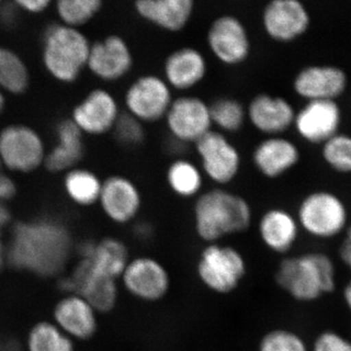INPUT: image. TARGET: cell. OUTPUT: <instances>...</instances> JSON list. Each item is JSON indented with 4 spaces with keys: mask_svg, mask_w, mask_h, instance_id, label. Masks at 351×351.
Listing matches in <instances>:
<instances>
[{
    "mask_svg": "<svg viewBox=\"0 0 351 351\" xmlns=\"http://www.w3.org/2000/svg\"><path fill=\"white\" fill-rule=\"evenodd\" d=\"M9 221H10V214H9L8 210L4 206V204H0V248L5 247V245L2 242L1 237L4 228L8 225Z\"/></svg>",
    "mask_w": 351,
    "mask_h": 351,
    "instance_id": "cell-42",
    "label": "cell"
},
{
    "mask_svg": "<svg viewBox=\"0 0 351 351\" xmlns=\"http://www.w3.org/2000/svg\"><path fill=\"white\" fill-rule=\"evenodd\" d=\"M254 226L263 248L279 258L292 254L302 237L294 212L282 206L263 210Z\"/></svg>",
    "mask_w": 351,
    "mask_h": 351,
    "instance_id": "cell-15",
    "label": "cell"
},
{
    "mask_svg": "<svg viewBox=\"0 0 351 351\" xmlns=\"http://www.w3.org/2000/svg\"><path fill=\"white\" fill-rule=\"evenodd\" d=\"M60 281L64 294L82 295L99 314L112 313L119 306L121 292L119 280L94 271L82 258L71 274Z\"/></svg>",
    "mask_w": 351,
    "mask_h": 351,
    "instance_id": "cell-11",
    "label": "cell"
},
{
    "mask_svg": "<svg viewBox=\"0 0 351 351\" xmlns=\"http://www.w3.org/2000/svg\"><path fill=\"white\" fill-rule=\"evenodd\" d=\"M193 145L205 179L218 188H226L237 179L243 161L239 147L228 135L212 129Z\"/></svg>",
    "mask_w": 351,
    "mask_h": 351,
    "instance_id": "cell-8",
    "label": "cell"
},
{
    "mask_svg": "<svg viewBox=\"0 0 351 351\" xmlns=\"http://www.w3.org/2000/svg\"><path fill=\"white\" fill-rule=\"evenodd\" d=\"M165 181L173 195L180 199L195 200L205 191V177L198 163L176 157L166 168Z\"/></svg>",
    "mask_w": 351,
    "mask_h": 351,
    "instance_id": "cell-28",
    "label": "cell"
},
{
    "mask_svg": "<svg viewBox=\"0 0 351 351\" xmlns=\"http://www.w3.org/2000/svg\"><path fill=\"white\" fill-rule=\"evenodd\" d=\"M299 145L285 135L265 137L254 147L252 162L257 172L267 180H276L299 165Z\"/></svg>",
    "mask_w": 351,
    "mask_h": 351,
    "instance_id": "cell-23",
    "label": "cell"
},
{
    "mask_svg": "<svg viewBox=\"0 0 351 351\" xmlns=\"http://www.w3.org/2000/svg\"><path fill=\"white\" fill-rule=\"evenodd\" d=\"M163 121L172 140L195 145L213 129L209 103L195 95L175 97Z\"/></svg>",
    "mask_w": 351,
    "mask_h": 351,
    "instance_id": "cell-12",
    "label": "cell"
},
{
    "mask_svg": "<svg viewBox=\"0 0 351 351\" xmlns=\"http://www.w3.org/2000/svg\"><path fill=\"white\" fill-rule=\"evenodd\" d=\"M90 47L91 43L78 29L50 25L43 38L44 66L58 82H75L87 66Z\"/></svg>",
    "mask_w": 351,
    "mask_h": 351,
    "instance_id": "cell-6",
    "label": "cell"
},
{
    "mask_svg": "<svg viewBox=\"0 0 351 351\" xmlns=\"http://www.w3.org/2000/svg\"><path fill=\"white\" fill-rule=\"evenodd\" d=\"M73 252V239L58 219L38 218L19 221L5 246L6 262L15 269L40 277L63 272Z\"/></svg>",
    "mask_w": 351,
    "mask_h": 351,
    "instance_id": "cell-1",
    "label": "cell"
},
{
    "mask_svg": "<svg viewBox=\"0 0 351 351\" xmlns=\"http://www.w3.org/2000/svg\"><path fill=\"white\" fill-rule=\"evenodd\" d=\"M249 274L244 252L226 242L203 244L195 263V276L207 292L221 297L235 294Z\"/></svg>",
    "mask_w": 351,
    "mask_h": 351,
    "instance_id": "cell-4",
    "label": "cell"
},
{
    "mask_svg": "<svg viewBox=\"0 0 351 351\" xmlns=\"http://www.w3.org/2000/svg\"><path fill=\"white\" fill-rule=\"evenodd\" d=\"M174 98L173 90L162 76L144 73L127 87L124 105L127 113L145 125L163 121Z\"/></svg>",
    "mask_w": 351,
    "mask_h": 351,
    "instance_id": "cell-10",
    "label": "cell"
},
{
    "mask_svg": "<svg viewBox=\"0 0 351 351\" xmlns=\"http://www.w3.org/2000/svg\"><path fill=\"white\" fill-rule=\"evenodd\" d=\"M247 122L265 137L285 135L293 128L294 105L285 97L262 92L256 94L246 106Z\"/></svg>",
    "mask_w": 351,
    "mask_h": 351,
    "instance_id": "cell-20",
    "label": "cell"
},
{
    "mask_svg": "<svg viewBox=\"0 0 351 351\" xmlns=\"http://www.w3.org/2000/svg\"><path fill=\"white\" fill-rule=\"evenodd\" d=\"M135 64L133 51L125 38L110 34L91 44L86 68L105 82L123 80Z\"/></svg>",
    "mask_w": 351,
    "mask_h": 351,
    "instance_id": "cell-18",
    "label": "cell"
},
{
    "mask_svg": "<svg viewBox=\"0 0 351 351\" xmlns=\"http://www.w3.org/2000/svg\"><path fill=\"white\" fill-rule=\"evenodd\" d=\"M261 23L270 40L292 43L308 32L311 15L300 0H271L263 6Z\"/></svg>",
    "mask_w": 351,
    "mask_h": 351,
    "instance_id": "cell-14",
    "label": "cell"
},
{
    "mask_svg": "<svg viewBox=\"0 0 351 351\" xmlns=\"http://www.w3.org/2000/svg\"><path fill=\"white\" fill-rule=\"evenodd\" d=\"M341 298H343V304L351 314V276L346 281L343 290H341Z\"/></svg>",
    "mask_w": 351,
    "mask_h": 351,
    "instance_id": "cell-43",
    "label": "cell"
},
{
    "mask_svg": "<svg viewBox=\"0 0 351 351\" xmlns=\"http://www.w3.org/2000/svg\"><path fill=\"white\" fill-rule=\"evenodd\" d=\"M29 69L22 58L5 47H0V89L3 93L24 94L29 87Z\"/></svg>",
    "mask_w": 351,
    "mask_h": 351,
    "instance_id": "cell-32",
    "label": "cell"
},
{
    "mask_svg": "<svg viewBox=\"0 0 351 351\" xmlns=\"http://www.w3.org/2000/svg\"><path fill=\"white\" fill-rule=\"evenodd\" d=\"M209 71L207 58L195 46L171 51L164 59L162 77L173 92L186 94L204 82Z\"/></svg>",
    "mask_w": 351,
    "mask_h": 351,
    "instance_id": "cell-21",
    "label": "cell"
},
{
    "mask_svg": "<svg viewBox=\"0 0 351 351\" xmlns=\"http://www.w3.org/2000/svg\"><path fill=\"white\" fill-rule=\"evenodd\" d=\"M321 156L335 172L351 175V136L339 133L321 145Z\"/></svg>",
    "mask_w": 351,
    "mask_h": 351,
    "instance_id": "cell-35",
    "label": "cell"
},
{
    "mask_svg": "<svg viewBox=\"0 0 351 351\" xmlns=\"http://www.w3.org/2000/svg\"><path fill=\"white\" fill-rule=\"evenodd\" d=\"M115 140L128 147H138L145 142V124L127 112H121L112 129Z\"/></svg>",
    "mask_w": 351,
    "mask_h": 351,
    "instance_id": "cell-36",
    "label": "cell"
},
{
    "mask_svg": "<svg viewBox=\"0 0 351 351\" xmlns=\"http://www.w3.org/2000/svg\"><path fill=\"white\" fill-rule=\"evenodd\" d=\"M0 4H1V1H0Z\"/></svg>",
    "mask_w": 351,
    "mask_h": 351,
    "instance_id": "cell-47",
    "label": "cell"
},
{
    "mask_svg": "<svg viewBox=\"0 0 351 351\" xmlns=\"http://www.w3.org/2000/svg\"><path fill=\"white\" fill-rule=\"evenodd\" d=\"M5 262V247H2V248H0V269H1L2 265H3Z\"/></svg>",
    "mask_w": 351,
    "mask_h": 351,
    "instance_id": "cell-46",
    "label": "cell"
},
{
    "mask_svg": "<svg viewBox=\"0 0 351 351\" xmlns=\"http://www.w3.org/2000/svg\"><path fill=\"white\" fill-rule=\"evenodd\" d=\"M0 351H22L14 341H0Z\"/></svg>",
    "mask_w": 351,
    "mask_h": 351,
    "instance_id": "cell-44",
    "label": "cell"
},
{
    "mask_svg": "<svg viewBox=\"0 0 351 351\" xmlns=\"http://www.w3.org/2000/svg\"><path fill=\"white\" fill-rule=\"evenodd\" d=\"M256 351H309V343L292 328L271 327L261 335Z\"/></svg>",
    "mask_w": 351,
    "mask_h": 351,
    "instance_id": "cell-33",
    "label": "cell"
},
{
    "mask_svg": "<svg viewBox=\"0 0 351 351\" xmlns=\"http://www.w3.org/2000/svg\"><path fill=\"white\" fill-rule=\"evenodd\" d=\"M208 50L219 64L239 66L251 57L253 43L248 27L234 14H221L208 27Z\"/></svg>",
    "mask_w": 351,
    "mask_h": 351,
    "instance_id": "cell-9",
    "label": "cell"
},
{
    "mask_svg": "<svg viewBox=\"0 0 351 351\" xmlns=\"http://www.w3.org/2000/svg\"><path fill=\"white\" fill-rule=\"evenodd\" d=\"M98 204L106 218L117 226L136 223L144 207V196L133 180L112 175L101 184Z\"/></svg>",
    "mask_w": 351,
    "mask_h": 351,
    "instance_id": "cell-16",
    "label": "cell"
},
{
    "mask_svg": "<svg viewBox=\"0 0 351 351\" xmlns=\"http://www.w3.org/2000/svg\"><path fill=\"white\" fill-rule=\"evenodd\" d=\"M119 101L106 89L90 92L73 110L71 120L82 133L101 136L112 132L119 119Z\"/></svg>",
    "mask_w": 351,
    "mask_h": 351,
    "instance_id": "cell-22",
    "label": "cell"
},
{
    "mask_svg": "<svg viewBox=\"0 0 351 351\" xmlns=\"http://www.w3.org/2000/svg\"><path fill=\"white\" fill-rule=\"evenodd\" d=\"M49 0H17L15 5L18 9L31 14H40L49 8Z\"/></svg>",
    "mask_w": 351,
    "mask_h": 351,
    "instance_id": "cell-40",
    "label": "cell"
},
{
    "mask_svg": "<svg viewBox=\"0 0 351 351\" xmlns=\"http://www.w3.org/2000/svg\"><path fill=\"white\" fill-rule=\"evenodd\" d=\"M341 121L343 112L338 101H306L295 112L293 129L307 144L322 145L339 133Z\"/></svg>",
    "mask_w": 351,
    "mask_h": 351,
    "instance_id": "cell-19",
    "label": "cell"
},
{
    "mask_svg": "<svg viewBox=\"0 0 351 351\" xmlns=\"http://www.w3.org/2000/svg\"><path fill=\"white\" fill-rule=\"evenodd\" d=\"M5 168L0 161V204L12 199L16 195V184L5 172Z\"/></svg>",
    "mask_w": 351,
    "mask_h": 351,
    "instance_id": "cell-38",
    "label": "cell"
},
{
    "mask_svg": "<svg viewBox=\"0 0 351 351\" xmlns=\"http://www.w3.org/2000/svg\"><path fill=\"white\" fill-rule=\"evenodd\" d=\"M119 282L129 297L147 304L165 301L173 288L169 267L160 258L149 254L132 256Z\"/></svg>",
    "mask_w": 351,
    "mask_h": 351,
    "instance_id": "cell-7",
    "label": "cell"
},
{
    "mask_svg": "<svg viewBox=\"0 0 351 351\" xmlns=\"http://www.w3.org/2000/svg\"><path fill=\"white\" fill-rule=\"evenodd\" d=\"M78 255L94 271L117 280L132 257L128 245L117 237L83 242Z\"/></svg>",
    "mask_w": 351,
    "mask_h": 351,
    "instance_id": "cell-26",
    "label": "cell"
},
{
    "mask_svg": "<svg viewBox=\"0 0 351 351\" xmlns=\"http://www.w3.org/2000/svg\"><path fill=\"white\" fill-rule=\"evenodd\" d=\"M274 282L292 301L313 304L332 295L338 286V269L334 258L318 250L290 254L279 258Z\"/></svg>",
    "mask_w": 351,
    "mask_h": 351,
    "instance_id": "cell-3",
    "label": "cell"
},
{
    "mask_svg": "<svg viewBox=\"0 0 351 351\" xmlns=\"http://www.w3.org/2000/svg\"><path fill=\"white\" fill-rule=\"evenodd\" d=\"M53 322L75 341L93 339L99 329V314L77 294H64L53 308Z\"/></svg>",
    "mask_w": 351,
    "mask_h": 351,
    "instance_id": "cell-24",
    "label": "cell"
},
{
    "mask_svg": "<svg viewBox=\"0 0 351 351\" xmlns=\"http://www.w3.org/2000/svg\"><path fill=\"white\" fill-rule=\"evenodd\" d=\"M56 134L58 144L46 154L44 165L52 173L68 172L84 154L83 133L73 120L66 119L58 124Z\"/></svg>",
    "mask_w": 351,
    "mask_h": 351,
    "instance_id": "cell-27",
    "label": "cell"
},
{
    "mask_svg": "<svg viewBox=\"0 0 351 351\" xmlns=\"http://www.w3.org/2000/svg\"><path fill=\"white\" fill-rule=\"evenodd\" d=\"M295 215L302 233L318 241L343 237L350 223L346 201L327 189H315L302 196Z\"/></svg>",
    "mask_w": 351,
    "mask_h": 351,
    "instance_id": "cell-5",
    "label": "cell"
},
{
    "mask_svg": "<svg viewBox=\"0 0 351 351\" xmlns=\"http://www.w3.org/2000/svg\"><path fill=\"white\" fill-rule=\"evenodd\" d=\"M345 69L334 64H309L293 78L294 93L304 101H337L348 89Z\"/></svg>",
    "mask_w": 351,
    "mask_h": 351,
    "instance_id": "cell-17",
    "label": "cell"
},
{
    "mask_svg": "<svg viewBox=\"0 0 351 351\" xmlns=\"http://www.w3.org/2000/svg\"><path fill=\"white\" fill-rule=\"evenodd\" d=\"M135 223L134 228V235L138 241L147 242L149 241L154 235V226L147 221H140Z\"/></svg>",
    "mask_w": 351,
    "mask_h": 351,
    "instance_id": "cell-41",
    "label": "cell"
},
{
    "mask_svg": "<svg viewBox=\"0 0 351 351\" xmlns=\"http://www.w3.org/2000/svg\"><path fill=\"white\" fill-rule=\"evenodd\" d=\"M309 351H351V338L336 330H322L309 343Z\"/></svg>",
    "mask_w": 351,
    "mask_h": 351,
    "instance_id": "cell-37",
    "label": "cell"
},
{
    "mask_svg": "<svg viewBox=\"0 0 351 351\" xmlns=\"http://www.w3.org/2000/svg\"><path fill=\"white\" fill-rule=\"evenodd\" d=\"M339 258L341 263L350 270L351 274V221L345 233L341 237L339 246Z\"/></svg>",
    "mask_w": 351,
    "mask_h": 351,
    "instance_id": "cell-39",
    "label": "cell"
},
{
    "mask_svg": "<svg viewBox=\"0 0 351 351\" xmlns=\"http://www.w3.org/2000/svg\"><path fill=\"white\" fill-rule=\"evenodd\" d=\"M255 219L250 201L226 188L206 189L193 200V230L203 244L245 234L253 228Z\"/></svg>",
    "mask_w": 351,
    "mask_h": 351,
    "instance_id": "cell-2",
    "label": "cell"
},
{
    "mask_svg": "<svg viewBox=\"0 0 351 351\" xmlns=\"http://www.w3.org/2000/svg\"><path fill=\"white\" fill-rule=\"evenodd\" d=\"M215 130L230 135L237 134L247 122L246 106L233 97H219L209 104Z\"/></svg>",
    "mask_w": 351,
    "mask_h": 351,
    "instance_id": "cell-31",
    "label": "cell"
},
{
    "mask_svg": "<svg viewBox=\"0 0 351 351\" xmlns=\"http://www.w3.org/2000/svg\"><path fill=\"white\" fill-rule=\"evenodd\" d=\"M103 8L101 0H60L56 3L62 25L77 29L87 24Z\"/></svg>",
    "mask_w": 351,
    "mask_h": 351,
    "instance_id": "cell-34",
    "label": "cell"
},
{
    "mask_svg": "<svg viewBox=\"0 0 351 351\" xmlns=\"http://www.w3.org/2000/svg\"><path fill=\"white\" fill-rule=\"evenodd\" d=\"M45 156L43 138L32 127L14 124L0 131V161L5 169L34 172L44 164Z\"/></svg>",
    "mask_w": 351,
    "mask_h": 351,
    "instance_id": "cell-13",
    "label": "cell"
},
{
    "mask_svg": "<svg viewBox=\"0 0 351 351\" xmlns=\"http://www.w3.org/2000/svg\"><path fill=\"white\" fill-rule=\"evenodd\" d=\"M25 351H75V341L53 321H38L32 325L25 339Z\"/></svg>",
    "mask_w": 351,
    "mask_h": 351,
    "instance_id": "cell-30",
    "label": "cell"
},
{
    "mask_svg": "<svg viewBox=\"0 0 351 351\" xmlns=\"http://www.w3.org/2000/svg\"><path fill=\"white\" fill-rule=\"evenodd\" d=\"M4 108H5V96L3 91L0 89V113L3 112Z\"/></svg>",
    "mask_w": 351,
    "mask_h": 351,
    "instance_id": "cell-45",
    "label": "cell"
},
{
    "mask_svg": "<svg viewBox=\"0 0 351 351\" xmlns=\"http://www.w3.org/2000/svg\"><path fill=\"white\" fill-rule=\"evenodd\" d=\"M101 184L103 181L92 171L73 168L64 177V189L71 202L89 207L99 202Z\"/></svg>",
    "mask_w": 351,
    "mask_h": 351,
    "instance_id": "cell-29",
    "label": "cell"
},
{
    "mask_svg": "<svg viewBox=\"0 0 351 351\" xmlns=\"http://www.w3.org/2000/svg\"><path fill=\"white\" fill-rule=\"evenodd\" d=\"M133 7L141 19L169 34L186 29L196 9L193 0H137Z\"/></svg>",
    "mask_w": 351,
    "mask_h": 351,
    "instance_id": "cell-25",
    "label": "cell"
}]
</instances>
